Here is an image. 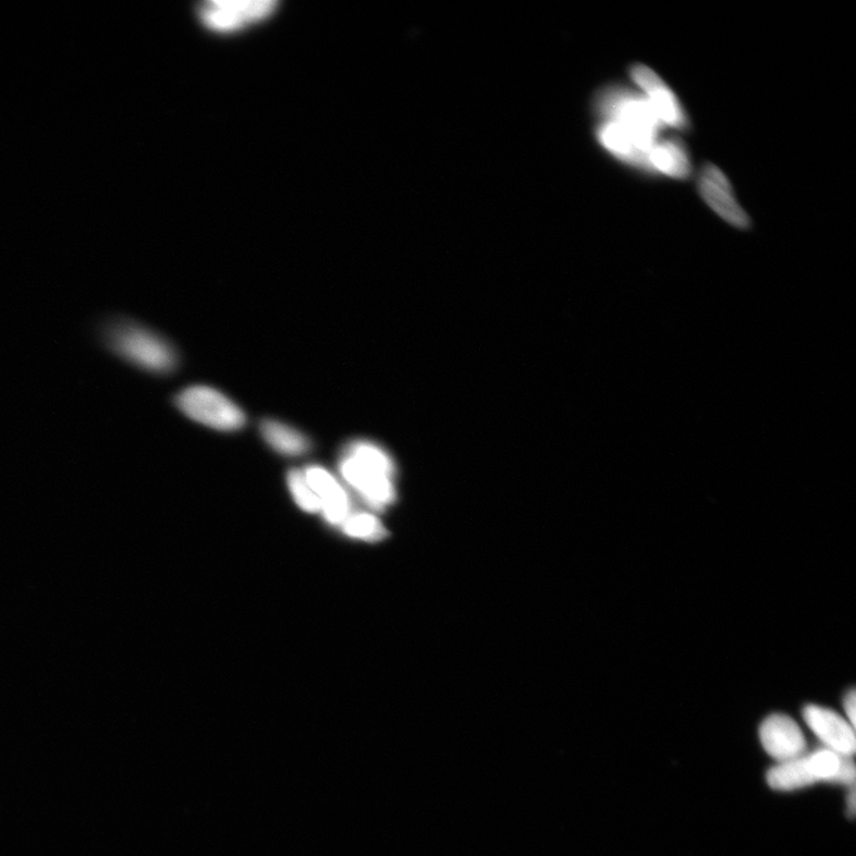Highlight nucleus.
<instances>
[{
    "instance_id": "f257e3e1",
    "label": "nucleus",
    "mask_w": 856,
    "mask_h": 856,
    "mask_svg": "<svg viewBox=\"0 0 856 856\" xmlns=\"http://www.w3.org/2000/svg\"><path fill=\"white\" fill-rule=\"evenodd\" d=\"M601 123L598 135L602 147L616 159L650 171L648 155L659 140V122L644 96L621 87L608 88L599 97Z\"/></svg>"
},
{
    "instance_id": "f03ea898",
    "label": "nucleus",
    "mask_w": 856,
    "mask_h": 856,
    "mask_svg": "<svg viewBox=\"0 0 856 856\" xmlns=\"http://www.w3.org/2000/svg\"><path fill=\"white\" fill-rule=\"evenodd\" d=\"M344 481L374 510L391 505L396 497L395 469L391 456L369 440H354L340 458Z\"/></svg>"
},
{
    "instance_id": "7ed1b4c3",
    "label": "nucleus",
    "mask_w": 856,
    "mask_h": 856,
    "mask_svg": "<svg viewBox=\"0 0 856 856\" xmlns=\"http://www.w3.org/2000/svg\"><path fill=\"white\" fill-rule=\"evenodd\" d=\"M102 342L113 354L154 374H170L178 367V354L162 335L132 320L113 319L102 329Z\"/></svg>"
},
{
    "instance_id": "20e7f679",
    "label": "nucleus",
    "mask_w": 856,
    "mask_h": 856,
    "mask_svg": "<svg viewBox=\"0 0 856 856\" xmlns=\"http://www.w3.org/2000/svg\"><path fill=\"white\" fill-rule=\"evenodd\" d=\"M175 404L189 419L218 431H239L246 423L241 407L211 387H188L178 394Z\"/></svg>"
},
{
    "instance_id": "39448f33",
    "label": "nucleus",
    "mask_w": 856,
    "mask_h": 856,
    "mask_svg": "<svg viewBox=\"0 0 856 856\" xmlns=\"http://www.w3.org/2000/svg\"><path fill=\"white\" fill-rule=\"evenodd\" d=\"M277 5L276 0H206L198 12L207 27L230 32L268 17Z\"/></svg>"
},
{
    "instance_id": "423d86ee",
    "label": "nucleus",
    "mask_w": 856,
    "mask_h": 856,
    "mask_svg": "<svg viewBox=\"0 0 856 856\" xmlns=\"http://www.w3.org/2000/svg\"><path fill=\"white\" fill-rule=\"evenodd\" d=\"M631 77L643 90L644 97L650 102L661 124L677 130H684L689 125L678 98L653 70L645 64H634L631 69Z\"/></svg>"
},
{
    "instance_id": "0eeeda50",
    "label": "nucleus",
    "mask_w": 856,
    "mask_h": 856,
    "mask_svg": "<svg viewBox=\"0 0 856 856\" xmlns=\"http://www.w3.org/2000/svg\"><path fill=\"white\" fill-rule=\"evenodd\" d=\"M698 189L710 209L724 222L737 229L749 228V217L737 203L730 180L720 168L711 163L706 164L699 173Z\"/></svg>"
},
{
    "instance_id": "6e6552de",
    "label": "nucleus",
    "mask_w": 856,
    "mask_h": 856,
    "mask_svg": "<svg viewBox=\"0 0 856 856\" xmlns=\"http://www.w3.org/2000/svg\"><path fill=\"white\" fill-rule=\"evenodd\" d=\"M760 741L768 754L778 762L806 755V737L794 719L774 713L760 727Z\"/></svg>"
},
{
    "instance_id": "1a4fd4ad",
    "label": "nucleus",
    "mask_w": 856,
    "mask_h": 856,
    "mask_svg": "<svg viewBox=\"0 0 856 856\" xmlns=\"http://www.w3.org/2000/svg\"><path fill=\"white\" fill-rule=\"evenodd\" d=\"M803 717L826 748L845 757L854 755L856 747L854 727L840 713L820 706H808L804 708Z\"/></svg>"
},
{
    "instance_id": "9d476101",
    "label": "nucleus",
    "mask_w": 856,
    "mask_h": 856,
    "mask_svg": "<svg viewBox=\"0 0 856 856\" xmlns=\"http://www.w3.org/2000/svg\"><path fill=\"white\" fill-rule=\"evenodd\" d=\"M306 481L320 503V512L332 525H343L352 514V503L343 486L330 472L310 465L304 472Z\"/></svg>"
},
{
    "instance_id": "9b49d317",
    "label": "nucleus",
    "mask_w": 856,
    "mask_h": 856,
    "mask_svg": "<svg viewBox=\"0 0 856 856\" xmlns=\"http://www.w3.org/2000/svg\"><path fill=\"white\" fill-rule=\"evenodd\" d=\"M650 171L684 180L692 174V161L684 143L677 137L659 139L648 155Z\"/></svg>"
},
{
    "instance_id": "f8f14e48",
    "label": "nucleus",
    "mask_w": 856,
    "mask_h": 856,
    "mask_svg": "<svg viewBox=\"0 0 856 856\" xmlns=\"http://www.w3.org/2000/svg\"><path fill=\"white\" fill-rule=\"evenodd\" d=\"M259 431L267 444L284 456H302L313 448L303 432L279 420L265 419L259 425Z\"/></svg>"
},
{
    "instance_id": "ddd939ff",
    "label": "nucleus",
    "mask_w": 856,
    "mask_h": 856,
    "mask_svg": "<svg viewBox=\"0 0 856 856\" xmlns=\"http://www.w3.org/2000/svg\"><path fill=\"white\" fill-rule=\"evenodd\" d=\"M770 786L778 791H794L808 787L816 783L810 771L807 755L799 758L778 762L768 774Z\"/></svg>"
},
{
    "instance_id": "4468645a",
    "label": "nucleus",
    "mask_w": 856,
    "mask_h": 856,
    "mask_svg": "<svg viewBox=\"0 0 856 856\" xmlns=\"http://www.w3.org/2000/svg\"><path fill=\"white\" fill-rule=\"evenodd\" d=\"M342 528L346 536L368 541L380 540L387 535L379 518L368 513L350 514Z\"/></svg>"
},
{
    "instance_id": "2eb2a0df",
    "label": "nucleus",
    "mask_w": 856,
    "mask_h": 856,
    "mask_svg": "<svg viewBox=\"0 0 856 856\" xmlns=\"http://www.w3.org/2000/svg\"><path fill=\"white\" fill-rule=\"evenodd\" d=\"M288 482L293 499L303 511L313 514L320 512L319 500L309 488L303 472L296 469L290 472Z\"/></svg>"
},
{
    "instance_id": "dca6fc26",
    "label": "nucleus",
    "mask_w": 856,
    "mask_h": 856,
    "mask_svg": "<svg viewBox=\"0 0 856 856\" xmlns=\"http://www.w3.org/2000/svg\"><path fill=\"white\" fill-rule=\"evenodd\" d=\"M843 708H845V712L848 719V722L855 727V716H856V695L855 692L852 690L843 700Z\"/></svg>"
},
{
    "instance_id": "f3484780",
    "label": "nucleus",
    "mask_w": 856,
    "mask_h": 856,
    "mask_svg": "<svg viewBox=\"0 0 856 856\" xmlns=\"http://www.w3.org/2000/svg\"><path fill=\"white\" fill-rule=\"evenodd\" d=\"M847 802H848L847 809H848V811L851 812V815L853 816V815H854V811H855V794H854V788H852V791H851V795L848 796V800H847Z\"/></svg>"
}]
</instances>
